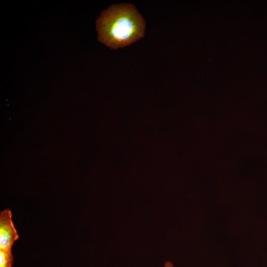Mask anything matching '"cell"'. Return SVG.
Segmentation results:
<instances>
[{
    "label": "cell",
    "mask_w": 267,
    "mask_h": 267,
    "mask_svg": "<svg viewBox=\"0 0 267 267\" xmlns=\"http://www.w3.org/2000/svg\"><path fill=\"white\" fill-rule=\"evenodd\" d=\"M145 28V20L131 3L112 5L96 20L98 41L113 49L142 38Z\"/></svg>",
    "instance_id": "cell-1"
},
{
    "label": "cell",
    "mask_w": 267,
    "mask_h": 267,
    "mask_svg": "<svg viewBox=\"0 0 267 267\" xmlns=\"http://www.w3.org/2000/svg\"><path fill=\"white\" fill-rule=\"evenodd\" d=\"M164 267H174V266L172 262L168 261L164 263Z\"/></svg>",
    "instance_id": "cell-4"
},
{
    "label": "cell",
    "mask_w": 267,
    "mask_h": 267,
    "mask_svg": "<svg viewBox=\"0 0 267 267\" xmlns=\"http://www.w3.org/2000/svg\"><path fill=\"white\" fill-rule=\"evenodd\" d=\"M13 262L11 250L0 249V267H12Z\"/></svg>",
    "instance_id": "cell-3"
},
{
    "label": "cell",
    "mask_w": 267,
    "mask_h": 267,
    "mask_svg": "<svg viewBox=\"0 0 267 267\" xmlns=\"http://www.w3.org/2000/svg\"><path fill=\"white\" fill-rule=\"evenodd\" d=\"M19 235L12 220L11 211L6 209L0 214V249L11 250Z\"/></svg>",
    "instance_id": "cell-2"
}]
</instances>
